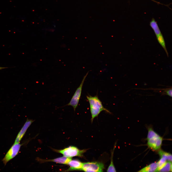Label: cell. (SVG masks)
<instances>
[{"label": "cell", "instance_id": "1", "mask_svg": "<svg viewBox=\"0 0 172 172\" xmlns=\"http://www.w3.org/2000/svg\"><path fill=\"white\" fill-rule=\"evenodd\" d=\"M86 98L90 104V112L91 115V121L92 122L94 118L97 117L100 113L102 111L110 114L111 113L108 110L105 108L99 98L97 95L94 96L91 95L86 96Z\"/></svg>", "mask_w": 172, "mask_h": 172}, {"label": "cell", "instance_id": "2", "mask_svg": "<svg viewBox=\"0 0 172 172\" xmlns=\"http://www.w3.org/2000/svg\"><path fill=\"white\" fill-rule=\"evenodd\" d=\"M56 151L61 154L64 156L71 158L76 156L82 157L86 150H80L75 146H70L63 149L56 150Z\"/></svg>", "mask_w": 172, "mask_h": 172}, {"label": "cell", "instance_id": "3", "mask_svg": "<svg viewBox=\"0 0 172 172\" xmlns=\"http://www.w3.org/2000/svg\"><path fill=\"white\" fill-rule=\"evenodd\" d=\"M104 165L101 162H88L83 163L82 170L85 172H102Z\"/></svg>", "mask_w": 172, "mask_h": 172}, {"label": "cell", "instance_id": "4", "mask_svg": "<svg viewBox=\"0 0 172 172\" xmlns=\"http://www.w3.org/2000/svg\"><path fill=\"white\" fill-rule=\"evenodd\" d=\"M88 73V72H87L84 76L80 85L77 89L70 102L66 105L72 106L74 111L78 106L81 96L83 84Z\"/></svg>", "mask_w": 172, "mask_h": 172}, {"label": "cell", "instance_id": "5", "mask_svg": "<svg viewBox=\"0 0 172 172\" xmlns=\"http://www.w3.org/2000/svg\"><path fill=\"white\" fill-rule=\"evenodd\" d=\"M21 146V145L19 143H14L7 152L3 160V161L5 165L18 154Z\"/></svg>", "mask_w": 172, "mask_h": 172}, {"label": "cell", "instance_id": "6", "mask_svg": "<svg viewBox=\"0 0 172 172\" xmlns=\"http://www.w3.org/2000/svg\"><path fill=\"white\" fill-rule=\"evenodd\" d=\"M162 141V138L160 136L154 137L148 140L147 145L152 149L157 150L160 148Z\"/></svg>", "mask_w": 172, "mask_h": 172}, {"label": "cell", "instance_id": "7", "mask_svg": "<svg viewBox=\"0 0 172 172\" xmlns=\"http://www.w3.org/2000/svg\"><path fill=\"white\" fill-rule=\"evenodd\" d=\"M34 120L27 119L16 139L14 143H18L23 136L28 128L34 122Z\"/></svg>", "mask_w": 172, "mask_h": 172}, {"label": "cell", "instance_id": "8", "mask_svg": "<svg viewBox=\"0 0 172 172\" xmlns=\"http://www.w3.org/2000/svg\"><path fill=\"white\" fill-rule=\"evenodd\" d=\"M38 159V160L41 162L50 161L64 164H67L72 159L71 158L68 157L64 156L51 160H43L40 159Z\"/></svg>", "mask_w": 172, "mask_h": 172}, {"label": "cell", "instance_id": "9", "mask_svg": "<svg viewBox=\"0 0 172 172\" xmlns=\"http://www.w3.org/2000/svg\"><path fill=\"white\" fill-rule=\"evenodd\" d=\"M83 164V163L78 160L71 159L67 164L70 167L67 171L81 170Z\"/></svg>", "mask_w": 172, "mask_h": 172}, {"label": "cell", "instance_id": "10", "mask_svg": "<svg viewBox=\"0 0 172 172\" xmlns=\"http://www.w3.org/2000/svg\"><path fill=\"white\" fill-rule=\"evenodd\" d=\"M157 162L152 163L143 168L138 172H156L157 169Z\"/></svg>", "mask_w": 172, "mask_h": 172}, {"label": "cell", "instance_id": "11", "mask_svg": "<svg viewBox=\"0 0 172 172\" xmlns=\"http://www.w3.org/2000/svg\"><path fill=\"white\" fill-rule=\"evenodd\" d=\"M150 25L153 30L156 36L162 34L157 23L154 18H152L150 22Z\"/></svg>", "mask_w": 172, "mask_h": 172}, {"label": "cell", "instance_id": "12", "mask_svg": "<svg viewBox=\"0 0 172 172\" xmlns=\"http://www.w3.org/2000/svg\"><path fill=\"white\" fill-rule=\"evenodd\" d=\"M157 40L167 55L168 57V54L167 51L166 46L165 43L164 38L162 34H161L156 36Z\"/></svg>", "mask_w": 172, "mask_h": 172}, {"label": "cell", "instance_id": "13", "mask_svg": "<svg viewBox=\"0 0 172 172\" xmlns=\"http://www.w3.org/2000/svg\"><path fill=\"white\" fill-rule=\"evenodd\" d=\"M172 171V162L168 161L161 168L159 169L158 172H169Z\"/></svg>", "mask_w": 172, "mask_h": 172}, {"label": "cell", "instance_id": "14", "mask_svg": "<svg viewBox=\"0 0 172 172\" xmlns=\"http://www.w3.org/2000/svg\"><path fill=\"white\" fill-rule=\"evenodd\" d=\"M161 158L165 159L166 160L171 162L172 161V155L171 154L160 150L158 152Z\"/></svg>", "mask_w": 172, "mask_h": 172}, {"label": "cell", "instance_id": "15", "mask_svg": "<svg viewBox=\"0 0 172 172\" xmlns=\"http://www.w3.org/2000/svg\"><path fill=\"white\" fill-rule=\"evenodd\" d=\"M148 130V133L147 138V140L154 137L160 136L155 132L151 128H149Z\"/></svg>", "mask_w": 172, "mask_h": 172}, {"label": "cell", "instance_id": "16", "mask_svg": "<svg viewBox=\"0 0 172 172\" xmlns=\"http://www.w3.org/2000/svg\"><path fill=\"white\" fill-rule=\"evenodd\" d=\"M111 155L110 163L107 169V172H116V170L113 163V152Z\"/></svg>", "mask_w": 172, "mask_h": 172}, {"label": "cell", "instance_id": "17", "mask_svg": "<svg viewBox=\"0 0 172 172\" xmlns=\"http://www.w3.org/2000/svg\"><path fill=\"white\" fill-rule=\"evenodd\" d=\"M166 160L163 158H161L157 162V172L163 167L167 162Z\"/></svg>", "mask_w": 172, "mask_h": 172}, {"label": "cell", "instance_id": "18", "mask_svg": "<svg viewBox=\"0 0 172 172\" xmlns=\"http://www.w3.org/2000/svg\"><path fill=\"white\" fill-rule=\"evenodd\" d=\"M163 93L172 97V88H169L164 89L163 92Z\"/></svg>", "mask_w": 172, "mask_h": 172}, {"label": "cell", "instance_id": "19", "mask_svg": "<svg viewBox=\"0 0 172 172\" xmlns=\"http://www.w3.org/2000/svg\"><path fill=\"white\" fill-rule=\"evenodd\" d=\"M8 68L9 67H0V70H2L3 69H5V68Z\"/></svg>", "mask_w": 172, "mask_h": 172}]
</instances>
